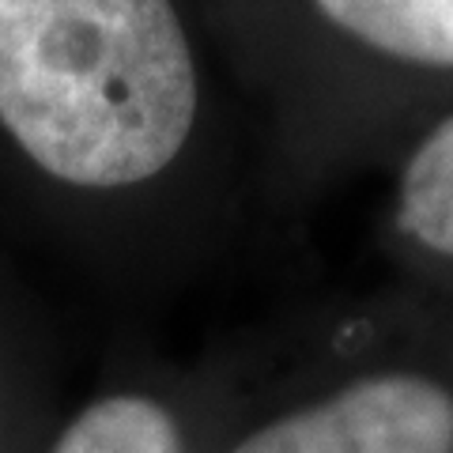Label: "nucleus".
I'll list each match as a JSON object with an SVG mask.
<instances>
[{
    "instance_id": "nucleus-1",
    "label": "nucleus",
    "mask_w": 453,
    "mask_h": 453,
    "mask_svg": "<svg viewBox=\"0 0 453 453\" xmlns=\"http://www.w3.org/2000/svg\"><path fill=\"white\" fill-rule=\"evenodd\" d=\"M196 121V68L170 0H0V125L83 193L159 178Z\"/></svg>"
},
{
    "instance_id": "nucleus-2",
    "label": "nucleus",
    "mask_w": 453,
    "mask_h": 453,
    "mask_svg": "<svg viewBox=\"0 0 453 453\" xmlns=\"http://www.w3.org/2000/svg\"><path fill=\"white\" fill-rule=\"evenodd\" d=\"M208 453H453V374L359 363L268 401H223Z\"/></svg>"
},
{
    "instance_id": "nucleus-3",
    "label": "nucleus",
    "mask_w": 453,
    "mask_h": 453,
    "mask_svg": "<svg viewBox=\"0 0 453 453\" xmlns=\"http://www.w3.org/2000/svg\"><path fill=\"white\" fill-rule=\"evenodd\" d=\"M223 396L125 381L57 416L31 453H208Z\"/></svg>"
},
{
    "instance_id": "nucleus-4",
    "label": "nucleus",
    "mask_w": 453,
    "mask_h": 453,
    "mask_svg": "<svg viewBox=\"0 0 453 453\" xmlns=\"http://www.w3.org/2000/svg\"><path fill=\"white\" fill-rule=\"evenodd\" d=\"M321 16L378 53L453 65V0H318Z\"/></svg>"
},
{
    "instance_id": "nucleus-5",
    "label": "nucleus",
    "mask_w": 453,
    "mask_h": 453,
    "mask_svg": "<svg viewBox=\"0 0 453 453\" xmlns=\"http://www.w3.org/2000/svg\"><path fill=\"white\" fill-rule=\"evenodd\" d=\"M393 226L412 250L453 265V118L434 125L408 159Z\"/></svg>"
},
{
    "instance_id": "nucleus-6",
    "label": "nucleus",
    "mask_w": 453,
    "mask_h": 453,
    "mask_svg": "<svg viewBox=\"0 0 453 453\" xmlns=\"http://www.w3.org/2000/svg\"><path fill=\"white\" fill-rule=\"evenodd\" d=\"M50 423L53 419L16 389V378L0 359V453H31Z\"/></svg>"
}]
</instances>
